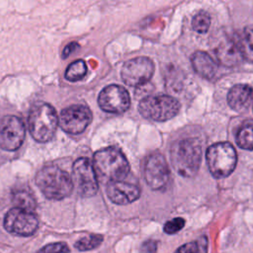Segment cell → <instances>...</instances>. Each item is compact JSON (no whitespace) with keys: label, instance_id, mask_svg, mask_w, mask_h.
<instances>
[{"label":"cell","instance_id":"28","mask_svg":"<svg viewBox=\"0 0 253 253\" xmlns=\"http://www.w3.org/2000/svg\"><path fill=\"white\" fill-rule=\"evenodd\" d=\"M78 47H79V44H78L77 42H70L69 44H67V45L64 47L63 51H62V58L68 57V56H69L73 51H75L76 48H78Z\"/></svg>","mask_w":253,"mask_h":253},{"label":"cell","instance_id":"4","mask_svg":"<svg viewBox=\"0 0 253 253\" xmlns=\"http://www.w3.org/2000/svg\"><path fill=\"white\" fill-rule=\"evenodd\" d=\"M58 126V115L47 103L35 104L29 113L28 126L32 137L39 142H46L52 138Z\"/></svg>","mask_w":253,"mask_h":253},{"label":"cell","instance_id":"9","mask_svg":"<svg viewBox=\"0 0 253 253\" xmlns=\"http://www.w3.org/2000/svg\"><path fill=\"white\" fill-rule=\"evenodd\" d=\"M3 225L8 232L14 235L30 236L38 229L39 220L33 211L16 207L8 211Z\"/></svg>","mask_w":253,"mask_h":253},{"label":"cell","instance_id":"2","mask_svg":"<svg viewBox=\"0 0 253 253\" xmlns=\"http://www.w3.org/2000/svg\"><path fill=\"white\" fill-rule=\"evenodd\" d=\"M174 170L183 177H193L199 171L202 161V145L197 138L176 141L170 150Z\"/></svg>","mask_w":253,"mask_h":253},{"label":"cell","instance_id":"12","mask_svg":"<svg viewBox=\"0 0 253 253\" xmlns=\"http://www.w3.org/2000/svg\"><path fill=\"white\" fill-rule=\"evenodd\" d=\"M98 105L104 112L123 114L130 106L129 94L120 85H108L100 92L98 96Z\"/></svg>","mask_w":253,"mask_h":253},{"label":"cell","instance_id":"10","mask_svg":"<svg viewBox=\"0 0 253 253\" xmlns=\"http://www.w3.org/2000/svg\"><path fill=\"white\" fill-rule=\"evenodd\" d=\"M92 122V113L87 106L71 105L60 112L58 125L62 130L70 134L83 132Z\"/></svg>","mask_w":253,"mask_h":253},{"label":"cell","instance_id":"20","mask_svg":"<svg viewBox=\"0 0 253 253\" xmlns=\"http://www.w3.org/2000/svg\"><path fill=\"white\" fill-rule=\"evenodd\" d=\"M87 73V66L83 59H77L71 62L65 70V78L70 82L81 80Z\"/></svg>","mask_w":253,"mask_h":253},{"label":"cell","instance_id":"13","mask_svg":"<svg viewBox=\"0 0 253 253\" xmlns=\"http://www.w3.org/2000/svg\"><path fill=\"white\" fill-rule=\"evenodd\" d=\"M169 167L164 156L159 152L151 153L144 164V179L152 190L164 188L169 180Z\"/></svg>","mask_w":253,"mask_h":253},{"label":"cell","instance_id":"18","mask_svg":"<svg viewBox=\"0 0 253 253\" xmlns=\"http://www.w3.org/2000/svg\"><path fill=\"white\" fill-rule=\"evenodd\" d=\"M237 42L243 59L253 62V25L243 30Z\"/></svg>","mask_w":253,"mask_h":253},{"label":"cell","instance_id":"11","mask_svg":"<svg viewBox=\"0 0 253 253\" xmlns=\"http://www.w3.org/2000/svg\"><path fill=\"white\" fill-rule=\"evenodd\" d=\"M26 128L23 121L12 115L0 119V147L7 151H15L23 144Z\"/></svg>","mask_w":253,"mask_h":253},{"label":"cell","instance_id":"23","mask_svg":"<svg viewBox=\"0 0 253 253\" xmlns=\"http://www.w3.org/2000/svg\"><path fill=\"white\" fill-rule=\"evenodd\" d=\"M211 26V17L210 15L205 12L201 11L196 14L192 20V27L194 31L200 34H206Z\"/></svg>","mask_w":253,"mask_h":253},{"label":"cell","instance_id":"3","mask_svg":"<svg viewBox=\"0 0 253 253\" xmlns=\"http://www.w3.org/2000/svg\"><path fill=\"white\" fill-rule=\"evenodd\" d=\"M36 184L45 198L62 200L68 197L74 188L70 175L57 166L42 167L36 174Z\"/></svg>","mask_w":253,"mask_h":253},{"label":"cell","instance_id":"16","mask_svg":"<svg viewBox=\"0 0 253 253\" xmlns=\"http://www.w3.org/2000/svg\"><path fill=\"white\" fill-rule=\"evenodd\" d=\"M215 55L218 61L227 67L235 66L243 59L238 42L231 39H226L217 45Z\"/></svg>","mask_w":253,"mask_h":253},{"label":"cell","instance_id":"27","mask_svg":"<svg viewBox=\"0 0 253 253\" xmlns=\"http://www.w3.org/2000/svg\"><path fill=\"white\" fill-rule=\"evenodd\" d=\"M157 242L154 240H147L141 246L142 253H156Z\"/></svg>","mask_w":253,"mask_h":253},{"label":"cell","instance_id":"15","mask_svg":"<svg viewBox=\"0 0 253 253\" xmlns=\"http://www.w3.org/2000/svg\"><path fill=\"white\" fill-rule=\"evenodd\" d=\"M253 100V88L247 84H236L227 94L228 106L235 112H245Z\"/></svg>","mask_w":253,"mask_h":253},{"label":"cell","instance_id":"5","mask_svg":"<svg viewBox=\"0 0 253 253\" xmlns=\"http://www.w3.org/2000/svg\"><path fill=\"white\" fill-rule=\"evenodd\" d=\"M207 163L211 174L216 178H225L235 169L237 154L229 142H217L211 145L206 153Z\"/></svg>","mask_w":253,"mask_h":253},{"label":"cell","instance_id":"8","mask_svg":"<svg viewBox=\"0 0 253 253\" xmlns=\"http://www.w3.org/2000/svg\"><path fill=\"white\" fill-rule=\"evenodd\" d=\"M72 181L83 197H92L97 193L98 178L93 163L87 157H80L73 163Z\"/></svg>","mask_w":253,"mask_h":253},{"label":"cell","instance_id":"1","mask_svg":"<svg viewBox=\"0 0 253 253\" xmlns=\"http://www.w3.org/2000/svg\"><path fill=\"white\" fill-rule=\"evenodd\" d=\"M93 166L97 178L106 181H122L129 172V164L126 156L116 147H106L95 152Z\"/></svg>","mask_w":253,"mask_h":253},{"label":"cell","instance_id":"24","mask_svg":"<svg viewBox=\"0 0 253 253\" xmlns=\"http://www.w3.org/2000/svg\"><path fill=\"white\" fill-rule=\"evenodd\" d=\"M175 253H207V238L185 243L180 246Z\"/></svg>","mask_w":253,"mask_h":253},{"label":"cell","instance_id":"19","mask_svg":"<svg viewBox=\"0 0 253 253\" xmlns=\"http://www.w3.org/2000/svg\"><path fill=\"white\" fill-rule=\"evenodd\" d=\"M237 145L246 150H253V121L244 122L236 133Z\"/></svg>","mask_w":253,"mask_h":253},{"label":"cell","instance_id":"22","mask_svg":"<svg viewBox=\"0 0 253 253\" xmlns=\"http://www.w3.org/2000/svg\"><path fill=\"white\" fill-rule=\"evenodd\" d=\"M13 202L17 208L33 211L36 208V202L32 195L27 191H18L13 196Z\"/></svg>","mask_w":253,"mask_h":253},{"label":"cell","instance_id":"26","mask_svg":"<svg viewBox=\"0 0 253 253\" xmlns=\"http://www.w3.org/2000/svg\"><path fill=\"white\" fill-rule=\"evenodd\" d=\"M185 225V219L182 217H175L172 218L170 220H168L164 226H163V230L164 232L168 233V234H174L177 233L178 231H180Z\"/></svg>","mask_w":253,"mask_h":253},{"label":"cell","instance_id":"21","mask_svg":"<svg viewBox=\"0 0 253 253\" xmlns=\"http://www.w3.org/2000/svg\"><path fill=\"white\" fill-rule=\"evenodd\" d=\"M103 241V236L100 234H90L78 239L74 246L80 251H88L97 248Z\"/></svg>","mask_w":253,"mask_h":253},{"label":"cell","instance_id":"14","mask_svg":"<svg viewBox=\"0 0 253 253\" xmlns=\"http://www.w3.org/2000/svg\"><path fill=\"white\" fill-rule=\"evenodd\" d=\"M106 194L117 205H128L139 198L140 189L138 186L123 180L113 181L107 183Z\"/></svg>","mask_w":253,"mask_h":253},{"label":"cell","instance_id":"6","mask_svg":"<svg viewBox=\"0 0 253 253\" xmlns=\"http://www.w3.org/2000/svg\"><path fill=\"white\" fill-rule=\"evenodd\" d=\"M180 102L169 95L146 96L138 104V112L148 120L165 122L174 118L180 111Z\"/></svg>","mask_w":253,"mask_h":253},{"label":"cell","instance_id":"7","mask_svg":"<svg viewBox=\"0 0 253 253\" xmlns=\"http://www.w3.org/2000/svg\"><path fill=\"white\" fill-rule=\"evenodd\" d=\"M154 73V63L146 56L127 60L122 67V80L131 87H140L148 83Z\"/></svg>","mask_w":253,"mask_h":253},{"label":"cell","instance_id":"25","mask_svg":"<svg viewBox=\"0 0 253 253\" xmlns=\"http://www.w3.org/2000/svg\"><path fill=\"white\" fill-rule=\"evenodd\" d=\"M68 252H69V248L66 243L53 242L42 247L36 253H68Z\"/></svg>","mask_w":253,"mask_h":253},{"label":"cell","instance_id":"17","mask_svg":"<svg viewBox=\"0 0 253 253\" xmlns=\"http://www.w3.org/2000/svg\"><path fill=\"white\" fill-rule=\"evenodd\" d=\"M191 62L195 71L204 78H212L217 71V64L213 58L205 51H196L191 56Z\"/></svg>","mask_w":253,"mask_h":253}]
</instances>
